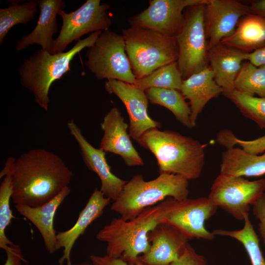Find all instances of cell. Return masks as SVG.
<instances>
[{"instance_id": "cell-8", "label": "cell", "mask_w": 265, "mask_h": 265, "mask_svg": "<svg viewBox=\"0 0 265 265\" xmlns=\"http://www.w3.org/2000/svg\"><path fill=\"white\" fill-rule=\"evenodd\" d=\"M206 3L185 9L184 24L175 36L179 52L177 63L183 80L209 66L204 22Z\"/></svg>"}, {"instance_id": "cell-36", "label": "cell", "mask_w": 265, "mask_h": 265, "mask_svg": "<svg viewBox=\"0 0 265 265\" xmlns=\"http://www.w3.org/2000/svg\"><path fill=\"white\" fill-rule=\"evenodd\" d=\"M90 259L94 265H140L139 264H130L121 258H112L107 255H91Z\"/></svg>"}, {"instance_id": "cell-23", "label": "cell", "mask_w": 265, "mask_h": 265, "mask_svg": "<svg viewBox=\"0 0 265 265\" xmlns=\"http://www.w3.org/2000/svg\"><path fill=\"white\" fill-rule=\"evenodd\" d=\"M221 158V174L241 177L265 174V151L263 155H255L233 147L224 151Z\"/></svg>"}, {"instance_id": "cell-38", "label": "cell", "mask_w": 265, "mask_h": 265, "mask_svg": "<svg viewBox=\"0 0 265 265\" xmlns=\"http://www.w3.org/2000/svg\"><path fill=\"white\" fill-rule=\"evenodd\" d=\"M250 7L252 14L265 18V0L255 1Z\"/></svg>"}, {"instance_id": "cell-11", "label": "cell", "mask_w": 265, "mask_h": 265, "mask_svg": "<svg viewBox=\"0 0 265 265\" xmlns=\"http://www.w3.org/2000/svg\"><path fill=\"white\" fill-rule=\"evenodd\" d=\"M164 211L161 223L171 225L188 238L212 240L214 235L205 225L206 220L216 212L218 207L208 197L177 200L167 197L162 201Z\"/></svg>"}, {"instance_id": "cell-14", "label": "cell", "mask_w": 265, "mask_h": 265, "mask_svg": "<svg viewBox=\"0 0 265 265\" xmlns=\"http://www.w3.org/2000/svg\"><path fill=\"white\" fill-rule=\"evenodd\" d=\"M252 14L250 6L235 0H208L204 22L208 50L231 35L240 20Z\"/></svg>"}, {"instance_id": "cell-3", "label": "cell", "mask_w": 265, "mask_h": 265, "mask_svg": "<svg viewBox=\"0 0 265 265\" xmlns=\"http://www.w3.org/2000/svg\"><path fill=\"white\" fill-rule=\"evenodd\" d=\"M164 211L163 202L148 207L134 218H115L96 234L97 240L106 244V255L136 264L138 258L150 248L149 233L161 223Z\"/></svg>"}, {"instance_id": "cell-13", "label": "cell", "mask_w": 265, "mask_h": 265, "mask_svg": "<svg viewBox=\"0 0 265 265\" xmlns=\"http://www.w3.org/2000/svg\"><path fill=\"white\" fill-rule=\"evenodd\" d=\"M105 88L110 94L116 95L124 104L129 117V133L137 141L149 130L161 127V123L149 115V100L145 91L133 84L109 80L105 82Z\"/></svg>"}, {"instance_id": "cell-7", "label": "cell", "mask_w": 265, "mask_h": 265, "mask_svg": "<svg viewBox=\"0 0 265 265\" xmlns=\"http://www.w3.org/2000/svg\"><path fill=\"white\" fill-rule=\"evenodd\" d=\"M84 64L99 80H115L133 84L134 75L126 52L122 34L102 31L94 44L87 48Z\"/></svg>"}, {"instance_id": "cell-35", "label": "cell", "mask_w": 265, "mask_h": 265, "mask_svg": "<svg viewBox=\"0 0 265 265\" xmlns=\"http://www.w3.org/2000/svg\"><path fill=\"white\" fill-rule=\"evenodd\" d=\"M5 252L6 259L3 265H22V262L25 261L18 245L10 246Z\"/></svg>"}, {"instance_id": "cell-17", "label": "cell", "mask_w": 265, "mask_h": 265, "mask_svg": "<svg viewBox=\"0 0 265 265\" xmlns=\"http://www.w3.org/2000/svg\"><path fill=\"white\" fill-rule=\"evenodd\" d=\"M148 238L150 248L137 262L144 265H169L179 258L189 240L178 229L165 223L157 225Z\"/></svg>"}, {"instance_id": "cell-37", "label": "cell", "mask_w": 265, "mask_h": 265, "mask_svg": "<svg viewBox=\"0 0 265 265\" xmlns=\"http://www.w3.org/2000/svg\"><path fill=\"white\" fill-rule=\"evenodd\" d=\"M245 58L246 61L256 66H265V46L246 53Z\"/></svg>"}, {"instance_id": "cell-16", "label": "cell", "mask_w": 265, "mask_h": 265, "mask_svg": "<svg viewBox=\"0 0 265 265\" xmlns=\"http://www.w3.org/2000/svg\"><path fill=\"white\" fill-rule=\"evenodd\" d=\"M103 135L100 148L106 152L119 156L128 166L144 165V161L131 139L128 124L115 106L111 107L100 124Z\"/></svg>"}, {"instance_id": "cell-9", "label": "cell", "mask_w": 265, "mask_h": 265, "mask_svg": "<svg viewBox=\"0 0 265 265\" xmlns=\"http://www.w3.org/2000/svg\"><path fill=\"white\" fill-rule=\"evenodd\" d=\"M265 191V179L249 181L243 177L220 173L210 189L209 199L238 220H244Z\"/></svg>"}, {"instance_id": "cell-10", "label": "cell", "mask_w": 265, "mask_h": 265, "mask_svg": "<svg viewBox=\"0 0 265 265\" xmlns=\"http://www.w3.org/2000/svg\"><path fill=\"white\" fill-rule=\"evenodd\" d=\"M110 5L100 0H86L74 11L59 13L62 19L59 34L53 40L51 54L64 52L69 44L84 35L109 29L112 21L107 14Z\"/></svg>"}, {"instance_id": "cell-22", "label": "cell", "mask_w": 265, "mask_h": 265, "mask_svg": "<svg viewBox=\"0 0 265 265\" xmlns=\"http://www.w3.org/2000/svg\"><path fill=\"white\" fill-rule=\"evenodd\" d=\"M180 91L185 99L189 101L190 118L193 127L209 101L223 93L209 66L184 80Z\"/></svg>"}, {"instance_id": "cell-18", "label": "cell", "mask_w": 265, "mask_h": 265, "mask_svg": "<svg viewBox=\"0 0 265 265\" xmlns=\"http://www.w3.org/2000/svg\"><path fill=\"white\" fill-rule=\"evenodd\" d=\"M110 201L100 189L95 188L74 225L67 230L57 233V250L63 248V255L58 260L59 265H62L65 261L67 265H72L71 252L76 241L93 222L102 216Z\"/></svg>"}, {"instance_id": "cell-5", "label": "cell", "mask_w": 265, "mask_h": 265, "mask_svg": "<svg viewBox=\"0 0 265 265\" xmlns=\"http://www.w3.org/2000/svg\"><path fill=\"white\" fill-rule=\"evenodd\" d=\"M188 180L176 174H159L156 178L145 181L141 174L127 181L110 210L125 220L132 219L145 209L154 206L167 197L177 200L188 198Z\"/></svg>"}, {"instance_id": "cell-19", "label": "cell", "mask_w": 265, "mask_h": 265, "mask_svg": "<svg viewBox=\"0 0 265 265\" xmlns=\"http://www.w3.org/2000/svg\"><path fill=\"white\" fill-rule=\"evenodd\" d=\"M40 13L36 25L29 34L17 41V52L22 51L33 44L40 45L51 53L54 39L53 35L58 31L57 16L66 6L63 0H37Z\"/></svg>"}, {"instance_id": "cell-27", "label": "cell", "mask_w": 265, "mask_h": 265, "mask_svg": "<svg viewBox=\"0 0 265 265\" xmlns=\"http://www.w3.org/2000/svg\"><path fill=\"white\" fill-rule=\"evenodd\" d=\"M244 221L243 227L240 230L217 229L213 231L212 233L215 236H228L239 241L245 248L251 265H265V259L260 248V240L249 219V214L245 216Z\"/></svg>"}, {"instance_id": "cell-24", "label": "cell", "mask_w": 265, "mask_h": 265, "mask_svg": "<svg viewBox=\"0 0 265 265\" xmlns=\"http://www.w3.org/2000/svg\"><path fill=\"white\" fill-rule=\"evenodd\" d=\"M263 17L251 14L241 18L234 32L220 43L249 53L265 46Z\"/></svg>"}, {"instance_id": "cell-28", "label": "cell", "mask_w": 265, "mask_h": 265, "mask_svg": "<svg viewBox=\"0 0 265 265\" xmlns=\"http://www.w3.org/2000/svg\"><path fill=\"white\" fill-rule=\"evenodd\" d=\"M183 79L177 61L163 66L133 83L145 91L150 88L174 89L181 91Z\"/></svg>"}, {"instance_id": "cell-31", "label": "cell", "mask_w": 265, "mask_h": 265, "mask_svg": "<svg viewBox=\"0 0 265 265\" xmlns=\"http://www.w3.org/2000/svg\"><path fill=\"white\" fill-rule=\"evenodd\" d=\"M12 191V178L10 174L8 173L3 177L0 185V248L5 251L15 244L5 234L7 227L14 218L10 206Z\"/></svg>"}, {"instance_id": "cell-25", "label": "cell", "mask_w": 265, "mask_h": 265, "mask_svg": "<svg viewBox=\"0 0 265 265\" xmlns=\"http://www.w3.org/2000/svg\"><path fill=\"white\" fill-rule=\"evenodd\" d=\"M145 92L151 103L166 107L184 126L188 129L193 128L190 118V106L180 91L154 87L146 89Z\"/></svg>"}, {"instance_id": "cell-34", "label": "cell", "mask_w": 265, "mask_h": 265, "mask_svg": "<svg viewBox=\"0 0 265 265\" xmlns=\"http://www.w3.org/2000/svg\"><path fill=\"white\" fill-rule=\"evenodd\" d=\"M252 206L253 213L259 221L258 230L265 245V192Z\"/></svg>"}, {"instance_id": "cell-40", "label": "cell", "mask_w": 265, "mask_h": 265, "mask_svg": "<svg viewBox=\"0 0 265 265\" xmlns=\"http://www.w3.org/2000/svg\"><path fill=\"white\" fill-rule=\"evenodd\" d=\"M72 265H94L93 263H82L79 264H75Z\"/></svg>"}, {"instance_id": "cell-21", "label": "cell", "mask_w": 265, "mask_h": 265, "mask_svg": "<svg viewBox=\"0 0 265 265\" xmlns=\"http://www.w3.org/2000/svg\"><path fill=\"white\" fill-rule=\"evenodd\" d=\"M71 189L66 187L50 201L36 207L15 205L17 211L28 219L37 229L47 251L51 254L56 251V234L54 228V218L59 206L69 195Z\"/></svg>"}, {"instance_id": "cell-26", "label": "cell", "mask_w": 265, "mask_h": 265, "mask_svg": "<svg viewBox=\"0 0 265 265\" xmlns=\"http://www.w3.org/2000/svg\"><path fill=\"white\" fill-rule=\"evenodd\" d=\"M8 6L0 9V44L12 27L17 24H26L35 19L38 4L33 0L20 3V0H10Z\"/></svg>"}, {"instance_id": "cell-20", "label": "cell", "mask_w": 265, "mask_h": 265, "mask_svg": "<svg viewBox=\"0 0 265 265\" xmlns=\"http://www.w3.org/2000/svg\"><path fill=\"white\" fill-rule=\"evenodd\" d=\"M246 53L221 43L208 50L209 66L226 97L235 90L234 82L242 62L246 60Z\"/></svg>"}, {"instance_id": "cell-33", "label": "cell", "mask_w": 265, "mask_h": 265, "mask_svg": "<svg viewBox=\"0 0 265 265\" xmlns=\"http://www.w3.org/2000/svg\"><path fill=\"white\" fill-rule=\"evenodd\" d=\"M169 265H208V262L204 256L197 253L188 243L179 258Z\"/></svg>"}, {"instance_id": "cell-1", "label": "cell", "mask_w": 265, "mask_h": 265, "mask_svg": "<svg viewBox=\"0 0 265 265\" xmlns=\"http://www.w3.org/2000/svg\"><path fill=\"white\" fill-rule=\"evenodd\" d=\"M10 173L11 199L15 205L36 207L53 200L69 186L73 173L53 152L35 148L17 159L10 157L0 172V178Z\"/></svg>"}, {"instance_id": "cell-32", "label": "cell", "mask_w": 265, "mask_h": 265, "mask_svg": "<svg viewBox=\"0 0 265 265\" xmlns=\"http://www.w3.org/2000/svg\"><path fill=\"white\" fill-rule=\"evenodd\" d=\"M217 141L227 149L238 145L245 151L252 154L259 155L265 151V135L255 139L244 140L236 137L230 131L224 130L218 133Z\"/></svg>"}, {"instance_id": "cell-6", "label": "cell", "mask_w": 265, "mask_h": 265, "mask_svg": "<svg viewBox=\"0 0 265 265\" xmlns=\"http://www.w3.org/2000/svg\"><path fill=\"white\" fill-rule=\"evenodd\" d=\"M126 52L136 79H141L165 65L177 61L175 37L151 29L130 26L123 28Z\"/></svg>"}, {"instance_id": "cell-12", "label": "cell", "mask_w": 265, "mask_h": 265, "mask_svg": "<svg viewBox=\"0 0 265 265\" xmlns=\"http://www.w3.org/2000/svg\"><path fill=\"white\" fill-rule=\"evenodd\" d=\"M208 0H150L148 7L129 18L131 26L151 29L175 37L185 20L184 9Z\"/></svg>"}, {"instance_id": "cell-29", "label": "cell", "mask_w": 265, "mask_h": 265, "mask_svg": "<svg viewBox=\"0 0 265 265\" xmlns=\"http://www.w3.org/2000/svg\"><path fill=\"white\" fill-rule=\"evenodd\" d=\"M234 89L241 93L265 97V66L244 62L234 82Z\"/></svg>"}, {"instance_id": "cell-39", "label": "cell", "mask_w": 265, "mask_h": 265, "mask_svg": "<svg viewBox=\"0 0 265 265\" xmlns=\"http://www.w3.org/2000/svg\"><path fill=\"white\" fill-rule=\"evenodd\" d=\"M263 31H264V36L263 39L265 41V18L263 17Z\"/></svg>"}, {"instance_id": "cell-2", "label": "cell", "mask_w": 265, "mask_h": 265, "mask_svg": "<svg viewBox=\"0 0 265 265\" xmlns=\"http://www.w3.org/2000/svg\"><path fill=\"white\" fill-rule=\"evenodd\" d=\"M155 157L159 174H173L187 180L197 179L205 165V145L172 130H148L137 141Z\"/></svg>"}, {"instance_id": "cell-4", "label": "cell", "mask_w": 265, "mask_h": 265, "mask_svg": "<svg viewBox=\"0 0 265 265\" xmlns=\"http://www.w3.org/2000/svg\"><path fill=\"white\" fill-rule=\"evenodd\" d=\"M102 31L92 32L78 41L69 51L51 54L42 48L25 58L19 67L21 85L32 93L36 103L45 111L49 108V91L53 83L70 71L71 61L85 48L92 46Z\"/></svg>"}, {"instance_id": "cell-30", "label": "cell", "mask_w": 265, "mask_h": 265, "mask_svg": "<svg viewBox=\"0 0 265 265\" xmlns=\"http://www.w3.org/2000/svg\"><path fill=\"white\" fill-rule=\"evenodd\" d=\"M247 118L265 129V97H257L236 90L227 97Z\"/></svg>"}, {"instance_id": "cell-15", "label": "cell", "mask_w": 265, "mask_h": 265, "mask_svg": "<svg viewBox=\"0 0 265 265\" xmlns=\"http://www.w3.org/2000/svg\"><path fill=\"white\" fill-rule=\"evenodd\" d=\"M67 125L70 134L79 145L85 165L99 177L101 183L100 190L106 197L113 201L116 200L127 181L111 172L106 161V152L100 148H95L87 140L74 120H70Z\"/></svg>"}]
</instances>
